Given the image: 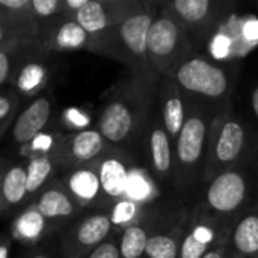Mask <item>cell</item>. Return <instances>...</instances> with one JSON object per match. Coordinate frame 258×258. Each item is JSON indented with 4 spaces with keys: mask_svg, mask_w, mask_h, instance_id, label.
<instances>
[{
    "mask_svg": "<svg viewBox=\"0 0 258 258\" xmlns=\"http://www.w3.org/2000/svg\"><path fill=\"white\" fill-rule=\"evenodd\" d=\"M20 101V97L12 89L0 91V136L8 130L11 121L15 119Z\"/></svg>",
    "mask_w": 258,
    "mask_h": 258,
    "instance_id": "obj_31",
    "label": "cell"
},
{
    "mask_svg": "<svg viewBox=\"0 0 258 258\" xmlns=\"http://www.w3.org/2000/svg\"><path fill=\"white\" fill-rule=\"evenodd\" d=\"M109 147L110 145L95 127L67 133L51 156V160L59 171L67 172L97 160Z\"/></svg>",
    "mask_w": 258,
    "mask_h": 258,
    "instance_id": "obj_13",
    "label": "cell"
},
{
    "mask_svg": "<svg viewBox=\"0 0 258 258\" xmlns=\"http://www.w3.org/2000/svg\"><path fill=\"white\" fill-rule=\"evenodd\" d=\"M194 50L190 36L160 6L147 38L150 68L159 76H169V73Z\"/></svg>",
    "mask_w": 258,
    "mask_h": 258,
    "instance_id": "obj_7",
    "label": "cell"
},
{
    "mask_svg": "<svg viewBox=\"0 0 258 258\" xmlns=\"http://www.w3.org/2000/svg\"><path fill=\"white\" fill-rule=\"evenodd\" d=\"M236 8L230 0H169L162 9L171 15L192 41H203L215 33Z\"/></svg>",
    "mask_w": 258,
    "mask_h": 258,
    "instance_id": "obj_8",
    "label": "cell"
},
{
    "mask_svg": "<svg viewBox=\"0 0 258 258\" xmlns=\"http://www.w3.org/2000/svg\"><path fill=\"white\" fill-rule=\"evenodd\" d=\"M30 5L39 26L45 21L62 17L63 12V0H30Z\"/></svg>",
    "mask_w": 258,
    "mask_h": 258,
    "instance_id": "obj_33",
    "label": "cell"
},
{
    "mask_svg": "<svg viewBox=\"0 0 258 258\" xmlns=\"http://www.w3.org/2000/svg\"><path fill=\"white\" fill-rule=\"evenodd\" d=\"M115 233L109 210L88 212L73 221L62 234L60 254L63 258H85Z\"/></svg>",
    "mask_w": 258,
    "mask_h": 258,
    "instance_id": "obj_10",
    "label": "cell"
},
{
    "mask_svg": "<svg viewBox=\"0 0 258 258\" xmlns=\"http://www.w3.org/2000/svg\"><path fill=\"white\" fill-rule=\"evenodd\" d=\"M157 107L165 125V130L174 145L186 119V101L169 76H162L157 86Z\"/></svg>",
    "mask_w": 258,
    "mask_h": 258,
    "instance_id": "obj_20",
    "label": "cell"
},
{
    "mask_svg": "<svg viewBox=\"0 0 258 258\" xmlns=\"http://www.w3.org/2000/svg\"><path fill=\"white\" fill-rule=\"evenodd\" d=\"M227 258H258V203L234 221L227 240Z\"/></svg>",
    "mask_w": 258,
    "mask_h": 258,
    "instance_id": "obj_21",
    "label": "cell"
},
{
    "mask_svg": "<svg viewBox=\"0 0 258 258\" xmlns=\"http://www.w3.org/2000/svg\"><path fill=\"white\" fill-rule=\"evenodd\" d=\"M26 166L11 165L0 184V215L26 206Z\"/></svg>",
    "mask_w": 258,
    "mask_h": 258,
    "instance_id": "obj_25",
    "label": "cell"
},
{
    "mask_svg": "<svg viewBox=\"0 0 258 258\" xmlns=\"http://www.w3.org/2000/svg\"><path fill=\"white\" fill-rule=\"evenodd\" d=\"M141 210H142L141 204H136V203L127 200V198L115 203L109 210L113 227H115V231H122L128 225L136 222L139 215H141Z\"/></svg>",
    "mask_w": 258,
    "mask_h": 258,
    "instance_id": "obj_30",
    "label": "cell"
},
{
    "mask_svg": "<svg viewBox=\"0 0 258 258\" xmlns=\"http://www.w3.org/2000/svg\"><path fill=\"white\" fill-rule=\"evenodd\" d=\"M33 204L56 230L68 227L83 213V209L57 177L38 194Z\"/></svg>",
    "mask_w": 258,
    "mask_h": 258,
    "instance_id": "obj_17",
    "label": "cell"
},
{
    "mask_svg": "<svg viewBox=\"0 0 258 258\" xmlns=\"http://www.w3.org/2000/svg\"><path fill=\"white\" fill-rule=\"evenodd\" d=\"M59 180L68 189L77 204L83 209V212L110 210L101 192L95 160L67 171L62 177H59Z\"/></svg>",
    "mask_w": 258,
    "mask_h": 258,
    "instance_id": "obj_18",
    "label": "cell"
},
{
    "mask_svg": "<svg viewBox=\"0 0 258 258\" xmlns=\"http://www.w3.org/2000/svg\"><path fill=\"white\" fill-rule=\"evenodd\" d=\"M231 227L190 206L189 219L180 245L178 258H203L213 248L227 243Z\"/></svg>",
    "mask_w": 258,
    "mask_h": 258,
    "instance_id": "obj_11",
    "label": "cell"
},
{
    "mask_svg": "<svg viewBox=\"0 0 258 258\" xmlns=\"http://www.w3.org/2000/svg\"><path fill=\"white\" fill-rule=\"evenodd\" d=\"M59 125L65 133H74L80 130L91 128L89 127V116L86 115L85 110L79 107H68L62 112Z\"/></svg>",
    "mask_w": 258,
    "mask_h": 258,
    "instance_id": "obj_32",
    "label": "cell"
},
{
    "mask_svg": "<svg viewBox=\"0 0 258 258\" xmlns=\"http://www.w3.org/2000/svg\"><path fill=\"white\" fill-rule=\"evenodd\" d=\"M0 21L6 24L18 39L36 38L39 23L32 12L30 0H0Z\"/></svg>",
    "mask_w": 258,
    "mask_h": 258,
    "instance_id": "obj_23",
    "label": "cell"
},
{
    "mask_svg": "<svg viewBox=\"0 0 258 258\" xmlns=\"http://www.w3.org/2000/svg\"><path fill=\"white\" fill-rule=\"evenodd\" d=\"M186 103L218 115L234 107L239 68L234 60L192 51L171 73Z\"/></svg>",
    "mask_w": 258,
    "mask_h": 258,
    "instance_id": "obj_2",
    "label": "cell"
},
{
    "mask_svg": "<svg viewBox=\"0 0 258 258\" xmlns=\"http://www.w3.org/2000/svg\"><path fill=\"white\" fill-rule=\"evenodd\" d=\"M203 258H227V243L213 248L212 251H209Z\"/></svg>",
    "mask_w": 258,
    "mask_h": 258,
    "instance_id": "obj_39",
    "label": "cell"
},
{
    "mask_svg": "<svg viewBox=\"0 0 258 258\" xmlns=\"http://www.w3.org/2000/svg\"><path fill=\"white\" fill-rule=\"evenodd\" d=\"M160 6L162 2L144 0L142 8L118 26L103 33L91 35L88 51L116 60L124 68L151 70L147 56V38Z\"/></svg>",
    "mask_w": 258,
    "mask_h": 258,
    "instance_id": "obj_6",
    "label": "cell"
},
{
    "mask_svg": "<svg viewBox=\"0 0 258 258\" xmlns=\"http://www.w3.org/2000/svg\"><path fill=\"white\" fill-rule=\"evenodd\" d=\"M144 0H88L71 18L89 35L103 33L139 11Z\"/></svg>",
    "mask_w": 258,
    "mask_h": 258,
    "instance_id": "obj_15",
    "label": "cell"
},
{
    "mask_svg": "<svg viewBox=\"0 0 258 258\" xmlns=\"http://www.w3.org/2000/svg\"><path fill=\"white\" fill-rule=\"evenodd\" d=\"M258 153V128L233 109L215 116L207 145L203 184Z\"/></svg>",
    "mask_w": 258,
    "mask_h": 258,
    "instance_id": "obj_5",
    "label": "cell"
},
{
    "mask_svg": "<svg viewBox=\"0 0 258 258\" xmlns=\"http://www.w3.org/2000/svg\"><path fill=\"white\" fill-rule=\"evenodd\" d=\"M33 47L32 41L14 39L0 48V89L5 85H9L17 67Z\"/></svg>",
    "mask_w": 258,
    "mask_h": 258,
    "instance_id": "obj_28",
    "label": "cell"
},
{
    "mask_svg": "<svg viewBox=\"0 0 258 258\" xmlns=\"http://www.w3.org/2000/svg\"><path fill=\"white\" fill-rule=\"evenodd\" d=\"M160 77L153 70L124 68L97 118L95 128L110 147L130 154L133 148L139 150L145 124L157 100Z\"/></svg>",
    "mask_w": 258,
    "mask_h": 258,
    "instance_id": "obj_1",
    "label": "cell"
},
{
    "mask_svg": "<svg viewBox=\"0 0 258 258\" xmlns=\"http://www.w3.org/2000/svg\"><path fill=\"white\" fill-rule=\"evenodd\" d=\"M221 41H224V42H225L222 47H224L227 51H228V48H230V44H228V41H227V36H225V35H216V36L213 38V41H212V48H213V51H215L212 56H213V57H216V59H221V51L216 48V45H218ZM219 47H221V45H219ZM221 60H222V59H221Z\"/></svg>",
    "mask_w": 258,
    "mask_h": 258,
    "instance_id": "obj_38",
    "label": "cell"
},
{
    "mask_svg": "<svg viewBox=\"0 0 258 258\" xmlns=\"http://www.w3.org/2000/svg\"><path fill=\"white\" fill-rule=\"evenodd\" d=\"M153 189L162 192L157 187V184L153 181V178L150 177V174L144 168L135 166L132 169V174H130V180H128V187H127L125 198L130 200V201H133V203H136V204L145 206V204L157 200L159 197H162V195L153 194Z\"/></svg>",
    "mask_w": 258,
    "mask_h": 258,
    "instance_id": "obj_29",
    "label": "cell"
},
{
    "mask_svg": "<svg viewBox=\"0 0 258 258\" xmlns=\"http://www.w3.org/2000/svg\"><path fill=\"white\" fill-rule=\"evenodd\" d=\"M119 233L115 231L104 243L95 248L91 254L85 258H121L119 257Z\"/></svg>",
    "mask_w": 258,
    "mask_h": 258,
    "instance_id": "obj_34",
    "label": "cell"
},
{
    "mask_svg": "<svg viewBox=\"0 0 258 258\" xmlns=\"http://www.w3.org/2000/svg\"><path fill=\"white\" fill-rule=\"evenodd\" d=\"M54 231L56 228L39 213L33 203L18 212L11 228L12 239L26 246L38 245Z\"/></svg>",
    "mask_w": 258,
    "mask_h": 258,
    "instance_id": "obj_22",
    "label": "cell"
},
{
    "mask_svg": "<svg viewBox=\"0 0 258 258\" xmlns=\"http://www.w3.org/2000/svg\"><path fill=\"white\" fill-rule=\"evenodd\" d=\"M151 203L142 206L138 221L119 233V257L121 258H145L147 243L153 231Z\"/></svg>",
    "mask_w": 258,
    "mask_h": 258,
    "instance_id": "obj_24",
    "label": "cell"
},
{
    "mask_svg": "<svg viewBox=\"0 0 258 258\" xmlns=\"http://www.w3.org/2000/svg\"><path fill=\"white\" fill-rule=\"evenodd\" d=\"M57 172H59V169H57L56 163L51 160V157L41 156V157H33V159L27 160V165H26V186H27L26 206L33 203V200L38 197V194L51 180L56 178Z\"/></svg>",
    "mask_w": 258,
    "mask_h": 258,
    "instance_id": "obj_26",
    "label": "cell"
},
{
    "mask_svg": "<svg viewBox=\"0 0 258 258\" xmlns=\"http://www.w3.org/2000/svg\"><path fill=\"white\" fill-rule=\"evenodd\" d=\"M53 112V95L44 91L41 95L33 98L24 110H21L12 124V141L20 148L27 145L51 122Z\"/></svg>",
    "mask_w": 258,
    "mask_h": 258,
    "instance_id": "obj_19",
    "label": "cell"
},
{
    "mask_svg": "<svg viewBox=\"0 0 258 258\" xmlns=\"http://www.w3.org/2000/svg\"><path fill=\"white\" fill-rule=\"evenodd\" d=\"M86 3H88V0H63V12H62V17L71 20Z\"/></svg>",
    "mask_w": 258,
    "mask_h": 258,
    "instance_id": "obj_35",
    "label": "cell"
},
{
    "mask_svg": "<svg viewBox=\"0 0 258 258\" xmlns=\"http://www.w3.org/2000/svg\"><path fill=\"white\" fill-rule=\"evenodd\" d=\"M195 195L190 206L233 227L246 209L258 203V153L203 184Z\"/></svg>",
    "mask_w": 258,
    "mask_h": 258,
    "instance_id": "obj_3",
    "label": "cell"
},
{
    "mask_svg": "<svg viewBox=\"0 0 258 258\" xmlns=\"http://www.w3.org/2000/svg\"><path fill=\"white\" fill-rule=\"evenodd\" d=\"M29 258H50L47 254H44V252H35V254H32Z\"/></svg>",
    "mask_w": 258,
    "mask_h": 258,
    "instance_id": "obj_42",
    "label": "cell"
},
{
    "mask_svg": "<svg viewBox=\"0 0 258 258\" xmlns=\"http://www.w3.org/2000/svg\"><path fill=\"white\" fill-rule=\"evenodd\" d=\"M9 166H11L9 162H6L5 159H0V184H2V181H3V178H5V175H6Z\"/></svg>",
    "mask_w": 258,
    "mask_h": 258,
    "instance_id": "obj_41",
    "label": "cell"
},
{
    "mask_svg": "<svg viewBox=\"0 0 258 258\" xmlns=\"http://www.w3.org/2000/svg\"><path fill=\"white\" fill-rule=\"evenodd\" d=\"M11 239L6 236H0V258H9V252H11Z\"/></svg>",
    "mask_w": 258,
    "mask_h": 258,
    "instance_id": "obj_40",
    "label": "cell"
},
{
    "mask_svg": "<svg viewBox=\"0 0 258 258\" xmlns=\"http://www.w3.org/2000/svg\"><path fill=\"white\" fill-rule=\"evenodd\" d=\"M65 135L67 133L62 130L60 125H51V122H50L45 130H42L27 145H24L23 148L18 150L20 156L27 160H30L33 157H41V156L51 157Z\"/></svg>",
    "mask_w": 258,
    "mask_h": 258,
    "instance_id": "obj_27",
    "label": "cell"
},
{
    "mask_svg": "<svg viewBox=\"0 0 258 258\" xmlns=\"http://www.w3.org/2000/svg\"><path fill=\"white\" fill-rule=\"evenodd\" d=\"M14 39H18V38L12 33V30H11L6 24H3V23L0 21V48L5 47L8 42L14 41Z\"/></svg>",
    "mask_w": 258,
    "mask_h": 258,
    "instance_id": "obj_36",
    "label": "cell"
},
{
    "mask_svg": "<svg viewBox=\"0 0 258 258\" xmlns=\"http://www.w3.org/2000/svg\"><path fill=\"white\" fill-rule=\"evenodd\" d=\"M91 35L74 20L57 17L39 26L33 45L44 54L88 51Z\"/></svg>",
    "mask_w": 258,
    "mask_h": 258,
    "instance_id": "obj_12",
    "label": "cell"
},
{
    "mask_svg": "<svg viewBox=\"0 0 258 258\" xmlns=\"http://www.w3.org/2000/svg\"><path fill=\"white\" fill-rule=\"evenodd\" d=\"M249 103H251V113H252V118H254L252 124L258 128V86H255L252 89Z\"/></svg>",
    "mask_w": 258,
    "mask_h": 258,
    "instance_id": "obj_37",
    "label": "cell"
},
{
    "mask_svg": "<svg viewBox=\"0 0 258 258\" xmlns=\"http://www.w3.org/2000/svg\"><path fill=\"white\" fill-rule=\"evenodd\" d=\"M139 151L144 157V169L150 174L157 187L160 190L165 189L172 192L174 145L165 130L157 103L154 104L145 124Z\"/></svg>",
    "mask_w": 258,
    "mask_h": 258,
    "instance_id": "obj_9",
    "label": "cell"
},
{
    "mask_svg": "<svg viewBox=\"0 0 258 258\" xmlns=\"http://www.w3.org/2000/svg\"><path fill=\"white\" fill-rule=\"evenodd\" d=\"M95 162L103 197L109 207H112L127 195L130 174L136 166L135 159L124 150L109 147Z\"/></svg>",
    "mask_w": 258,
    "mask_h": 258,
    "instance_id": "obj_14",
    "label": "cell"
},
{
    "mask_svg": "<svg viewBox=\"0 0 258 258\" xmlns=\"http://www.w3.org/2000/svg\"><path fill=\"white\" fill-rule=\"evenodd\" d=\"M51 74V56L44 54L33 47V50H30L17 67L9 86L20 97V100H33L47 91Z\"/></svg>",
    "mask_w": 258,
    "mask_h": 258,
    "instance_id": "obj_16",
    "label": "cell"
},
{
    "mask_svg": "<svg viewBox=\"0 0 258 258\" xmlns=\"http://www.w3.org/2000/svg\"><path fill=\"white\" fill-rule=\"evenodd\" d=\"M215 113L200 106L186 103L184 125L174 142L172 192L181 198L198 192L207 157L210 127Z\"/></svg>",
    "mask_w": 258,
    "mask_h": 258,
    "instance_id": "obj_4",
    "label": "cell"
}]
</instances>
